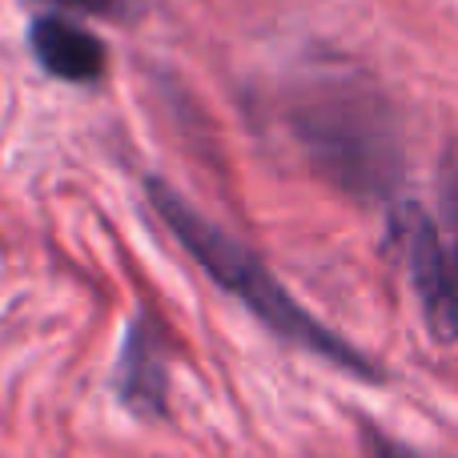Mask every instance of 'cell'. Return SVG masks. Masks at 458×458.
Listing matches in <instances>:
<instances>
[{"instance_id":"1","label":"cell","mask_w":458,"mask_h":458,"mask_svg":"<svg viewBox=\"0 0 458 458\" xmlns=\"http://www.w3.org/2000/svg\"><path fill=\"white\" fill-rule=\"evenodd\" d=\"M149 201L161 222L169 225V233L185 245V253H190L225 293H233L266 330H274L277 338L318 354L322 362H330L334 370H342V374H354V378H366V382L382 378L378 362H374L370 354L350 346L338 330H330V326L318 322L310 310H301L298 298L269 274V266L258 253L245 250L242 242H233V237H229L225 229H217L214 222H206L177 190H169L165 182H149Z\"/></svg>"},{"instance_id":"2","label":"cell","mask_w":458,"mask_h":458,"mask_svg":"<svg viewBox=\"0 0 458 458\" xmlns=\"http://www.w3.org/2000/svg\"><path fill=\"white\" fill-rule=\"evenodd\" d=\"M293 133L310 161L354 198H390L403 177V145L390 109L366 89L330 85L301 97Z\"/></svg>"},{"instance_id":"3","label":"cell","mask_w":458,"mask_h":458,"mask_svg":"<svg viewBox=\"0 0 458 458\" xmlns=\"http://www.w3.org/2000/svg\"><path fill=\"white\" fill-rule=\"evenodd\" d=\"M117 394L129 411L137 414H161L169 398V362L161 330L149 318H137L125 334V346L117 358Z\"/></svg>"},{"instance_id":"4","label":"cell","mask_w":458,"mask_h":458,"mask_svg":"<svg viewBox=\"0 0 458 458\" xmlns=\"http://www.w3.org/2000/svg\"><path fill=\"white\" fill-rule=\"evenodd\" d=\"M32 53L53 77L72 81V85H89L105 72V45L93 32L77 29L61 16H40L32 24Z\"/></svg>"},{"instance_id":"5","label":"cell","mask_w":458,"mask_h":458,"mask_svg":"<svg viewBox=\"0 0 458 458\" xmlns=\"http://www.w3.org/2000/svg\"><path fill=\"white\" fill-rule=\"evenodd\" d=\"M362 443H366V451H370L374 458H430V454L414 451V446L398 443V438H390L386 430H378V427H366L362 430Z\"/></svg>"},{"instance_id":"6","label":"cell","mask_w":458,"mask_h":458,"mask_svg":"<svg viewBox=\"0 0 458 458\" xmlns=\"http://www.w3.org/2000/svg\"><path fill=\"white\" fill-rule=\"evenodd\" d=\"M61 4H72V8H85V13H109L117 0H61Z\"/></svg>"}]
</instances>
